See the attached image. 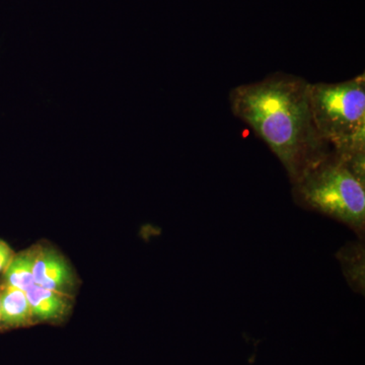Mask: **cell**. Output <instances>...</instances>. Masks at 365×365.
I'll return each instance as SVG.
<instances>
[{
  "mask_svg": "<svg viewBox=\"0 0 365 365\" xmlns=\"http://www.w3.org/2000/svg\"><path fill=\"white\" fill-rule=\"evenodd\" d=\"M309 85L306 79L278 72L230 93L235 116L267 143L292 184L329 153L314 128Z\"/></svg>",
  "mask_w": 365,
  "mask_h": 365,
  "instance_id": "obj_1",
  "label": "cell"
},
{
  "mask_svg": "<svg viewBox=\"0 0 365 365\" xmlns=\"http://www.w3.org/2000/svg\"><path fill=\"white\" fill-rule=\"evenodd\" d=\"M295 201L333 218L364 237L365 182L335 151L309 168L294 182Z\"/></svg>",
  "mask_w": 365,
  "mask_h": 365,
  "instance_id": "obj_2",
  "label": "cell"
},
{
  "mask_svg": "<svg viewBox=\"0 0 365 365\" xmlns=\"http://www.w3.org/2000/svg\"><path fill=\"white\" fill-rule=\"evenodd\" d=\"M309 107L319 138L341 155L365 153V78L311 83Z\"/></svg>",
  "mask_w": 365,
  "mask_h": 365,
  "instance_id": "obj_3",
  "label": "cell"
},
{
  "mask_svg": "<svg viewBox=\"0 0 365 365\" xmlns=\"http://www.w3.org/2000/svg\"><path fill=\"white\" fill-rule=\"evenodd\" d=\"M34 265V279L39 287L71 294L76 285V277L66 259L58 251L38 245Z\"/></svg>",
  "mask_w": 365,
  "mask_h": 365,
  "instance_id": "obj_4",
  "label": "cell"
},
{
  "mask_svg": "<svg viewBox=\"0 0 365 365\" xmlns=\"http://www.w3.org/2000/svg\"><path fill=\"white\" fill-rule=\"evenodd\" d=\"M33 319L41 322L59 321L71 311V294L46 289L34 284L26 292Z\"/></svg>",
  "mask_w": 365,
  "mask_h": 365,
  "instance_id": "obj_5",
  "label": "cell"
},
{
  "mask_svg": "<svg viewBox=\"0 0 365 365\" xmlns=\"http://www.w3.org/2000/svg\"><path fill=\"white\" fill-rule=\"evenodd\" d=\"M26 292L7 285L0 288V327L19 328L33 323Z\"/></svg>",
  "mask_w": 365,
  "mask_h": 365,
  "instance_id": "obj_6",
  "label": "cell"
},
{
  "mask_svg": "<svg viewBox=\"0 0 365 365\" xmlns=\"http://www.w3.org/2000/svg\"><path fill=\"white\" fill-rule=\"evenodd\" d=\"M37 246L14 254L13 260L4 271V285L18 288L26 292L29 288L36 284L34 279V265L38 252Z\"/></svg>",
  "mask_w": 365,
  "mask_h": 365,
  "instance_id": "obj_7",
  "label": "cell"
},
{
  "mask_svg": "<svg viewBox=\"0 0 365 365\" xmlns=\"http://www.w3.org/2000/svg\"><path fill=\"white\" fill-rule=\"evenodd\" d=\"M345 251H341L343 254L341 262L345 270V275L353 284L357 285L359 288L364 287V248L360 245L350 246L349 248H344Z\"/></svg>",
  "mask_w": 365,
  "mask_h": 365,
  "instance_id": "obj_8",
  "label": "cell"
},
{
  "mask_svg": "<svg viewBox=\"0 0 365 365\" xmlns=\"http://www.w3.org/2000/svg\"><path fill=\"white\" fill-rule=\"evenodd\" d=\"M14 253L6 242L0 240V272L6 270L9 264L13 260Z\"/></svg>",
  "mask_w": 365,
  "mask_h": 365,
  "instance_id": "obj_9",
  "label": "cell"
}]
</instances>
